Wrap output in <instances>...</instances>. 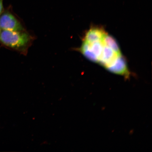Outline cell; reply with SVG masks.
I'll return each instance as SVG.
<instances>
[{
    "instance_id": "obj_1",
    "label": "cell",
    "mask_w": 152,
    "mask_h": 152,
    "mask_svg": "<svg viewBox=\"0 0 152 152\" xmlns=\"http://www.w3.org/2000/svg\"><path fill=\"white\" fill-rule=\"evenodd\" d=\"M31 37L24 31L1 30L0 42L5 46L22 52H26L31 43Z\"/></svg>"
},
{
    "instance_id": "obj_2",
    "label": "cell",
    "mask_w": 152,
    "mask_h": 152,
    "mask_svg": "<svg viewBox=\"0 0 152 152\" xmlns=\"http://www.w3.org/2000/svg\"><path fill=\"white\" fill-rule=\"evenodd\" d=\"M0 28L1 30L23 31L24 28L19 21L9 9L0 15Z\"/></svg>"
},
{
    "instance_id": "obj_3",
    "label": "cell",
    "mask_w": 152,
    "mask_h": 152,
    "mask_svg": "<svg viewBox=\"0 0 152 152\" xmlns=\"http://www.w3.org/2000/svg\"><path fill=\"white\" fill-rule=\"evenodd\" d=\"M4 0H0V15L3 12L4 10V7L3 5Z\"/></svg>"
},
{
    "instance_id": "obj_4",
    "label": "cell",
    "mask_w": 152,
    "mask_h": 152,
    "mask_svg": "<svg viewBox=\"0 0 152 152\" xmlns=\"http://www.w3.org/2000/svg\"><path fill=\"white\" fill-rule=\"evenodd\" d=\"M1 28H0V34H1Z\"/></svg>"
}]
</instances>
